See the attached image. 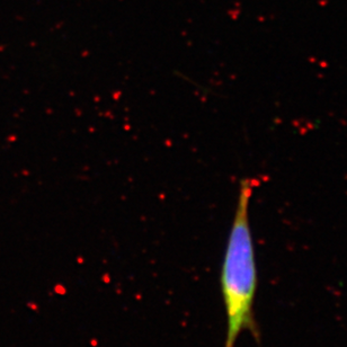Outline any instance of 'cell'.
Wrapping results in <instances>:
<instances>
[{
  "mask_svg": "<svg viewBox=\"0 0 347 347\" xmlns=\"http://www.w3.org/2000/svg\"><path fill=\"white\" fill-rule=\"evenodd\" d=\"M253 181L245 178L240 183L236 213L231 224L222 260L220 285L223 298L227 332L223 347H236L245 330L259 342L255 319V298L258 285L255 247L249 224V201Z\"/></svg>",
  "mask_w": 347,
  "mask_h": 347,
  "instance_id": "cell-1",
  "label": "cell"
}]
</instances>
